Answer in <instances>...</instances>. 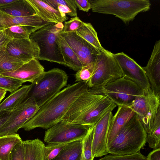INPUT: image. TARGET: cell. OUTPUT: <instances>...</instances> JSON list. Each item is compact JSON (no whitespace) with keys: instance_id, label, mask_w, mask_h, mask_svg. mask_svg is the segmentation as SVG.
<instances>
[{"instance_id":"6da1fadb","label":"cell","mask_w":160,"mask_h":160,"mask_svg":"<svg viewBox=\"0 0 160 160\" xmlns=\"http://www.w3.org/2000/svg\"><path fill=\"white\" fill-rule=\"evenodd\" d=\"M88 88L83 82L68 85L40 107L22 128L29 131L37 128L47 129L53 126L62 119L73 102Z\"/></svg>"},{"instance_id":"7a4b0ae2","label":"cell","mask_w":160,"mask_h":160,"mask_svg":"<svg viewBox=\"0 0 160 160\" xmlns=\"http://www.w3.org/2000/svg\"><path fill=\"white\" fill-rule=\"evenodd\" d=\"M147 133L135 113L108 146L109 153L127 155L140 151L147 142Z\"/></svg>"},{"instance_id":"3957f363","label":"cell","mask_w":160,"mask_h":160,"mask_svg":"<svg viewBox=\"0 0 160 160\" xmlns=\"http://www.w3.org/2000/svg\"><path fill=\"white\" fill-rule=\"evenodd\" d=\"M92 12L112 15L125 23L132 22L139 13L148 11L151 4L148 0H89Z\"/></svg>"},{"instance_id":"277c9868","label":"cell","mask_w":160,"mask_h":160,"mask_svg":"<svg viewBox=\"0 0 160 160\" xmlns=\"http://www.w3.org/2000/svg\"><path fill=\"white\" fill-rule=\"evenodd\" d=\"M62 23H52L43 27L30 36L39 49L38 60H45L66 66L57 37L62 31Z\"/></svg>"},{"instance_id":"5b68a950","label":"cell","mask_w":160,"mask_h":160,"mask_svg":"<svg viewBox=\"0 0 160 160\" xmlns=\"http://www.w3.org/2000/svg\"><path fill=\"white\" fill-rule=\"evenodd\" d=\"M68 78L66 72L59 68L44 71L31 83L27 97L33 100L40 108L66 85Z\"/></svg>"},{"instance_id":"8992f818","label":"cell","mask_w":160,"mask_h":160,"mask_svg":"<svg viewBox=\"0 0 160 160\" xmlns=\"http://www.w3.org/2000/svg\"><path fill=\"white\" fill-rule=\"evenodd\" d=\"M88 90L106 96L117 106L129 107L144 92L136 83L123 77L99 89L88 88Z\"/></svg>"},{"instance_id":"52a82bcc","label":"cell","mask_w":160,"mask_h":160,"mask_svg":"<svg viewBox=\"0 0 160 160\" xmlns=\"http://www.w3.org/2000/svg\"><path fill=\"white\" fill-rule=\"evenodd\" d=\"M123 77L121 69L112 53L105 50L98 56L92 76L87 84L88 88L99 89Z\"/></svg>"},{"instance_id":"ba28073f","label":"cell","mask_w":160,"mask_h":160,"mask_svg":"<svg viewBox=\"0 0 160 160\" xmlns=\"http://www.w3.org/2000/svg\"><path fill=\"white\" fill-rule=\"evenodd\" d=\"M91 127L62 120L47 129L44 140L48 144L68 143L83 139Z\"/></svg>"},{"instance_id":"9c48e42d","label":"cell","mask_w":160,"mask_h":160,"mask_svg":"<svg viewBox=\"0 0 160 160\" xmlns=\"http://www.w3.org/2000/svg\"><path fill=\"white\" fill-rule=\"evenodd\" d=\"M136 113L146 133L150 129L160 109V96L150 88L128 107Z\"/></svg>"},{"instance_id":"30bf717a","label":"cell","mask_w":160,"mask_h":160,"mask_svg":"<svg viewBox=\"0 0 160 160\" xmlns=\"http://www.w3.org/2000/svg\"><path fill=\"white\" fill-rule=\"evenodd\" d=\"M39 108L33 100L27 97L11 111L7 121L0 129V137L16 133L19 129L35 115Z\"/></svg>"},{"instance_id":"8fae6325","label":"cell","mask_w":160,"mask_h":160,"mask_svg":"<svg viewBox=\"0 0 160 160\" xmlns=\"http://www.w3.org/2000/svg\"><path fill=\"white\" fill-rule=\"evenodd\" d=\"M124 74V77L136 83L144 92L150 88L142 67L123 52L112 53Z\"/></svg>"},{"instance_id":"7c38bea8","label":"cell","mask_w":160,"mask_h":160,"mask_svg":"<svg viewBox=\"0 0 160 160\" xmlns=\"http://www.w3.org/2000/svg\"><path fill=\"white\" fill-rule=\"evenodd\" d=\"M73 50L83 67L95 62L102 51L77 35L76 32L61 33Z\"/></svg>"},{"instance_id":"4fadbf2b","label":"cell","mask_w":160,"mask_h":160,"mask_svg":"<svg viewBox=\"0 0 160 160\" xmlns=\"http://www.w3.org/2000/svg\"><path fill=\"white\" fill-rule=\"evenodd\" d=\"M112 109L108 110L94 126L92 143L93 158L109 153L107 138L110 123L113 116Z\"/></svg>"},{"instance_id":"5bb4252c","label":"cell","mask_w":160,"mask_h":160,"mask_svg":"<svg viewBox=\"0 0 160 160\" xmlns=\"http://www.w3.org/2000/svg\"><path fill=\"white\" fill-rule=\"evenodd\" d=\"M6 48L10 55L23 63L34 59L38 60L39 58V49L37 44L30 38L11 39Z\"/></svg>"},{"instance_id":"9a60e30c","label":"cell","mask_w":160,"mask_h":160,"mask_svg":"<svg viewBox=\"0 0 160 160\" xmlns=\"http://www.w3.org/2000/svg\"><path fill=\"white\" fill-rule=\"evenodd\" d=\"M105 96L88 90L81 95L72 105L62 120L72 122L84 114Z\"/></svg>"},{"instance_id":"2e32d148","label":"cell","mask_w":160,"mask_h":160,"mask_svg":"<svg viewBox=\"0 0 160 160\" xmlns=\"http://www.w3.org/2000/svg\"><path fill=\"white\" fill-rule=\"evenodd\" d=\"M142 68L150 88L160 96V40L156 42L147 65Z\"/></svg>"},{"instance_id":"e0dca14e","label":"cell","mask_w":160,"mask_h":160,"mask_svg":"<svg viewBox=\"0 0 160 160\" xmlns=\"http://www.w3.org/2000/svg\"><path fill=\"white\" fill-rule=\"evenodd\" d=\"M44 72V68L38 60L33 59L23 63L16 70L1 74L16 78L23 83L34 82Z\"/></svg>"},{"instance_id":"ac0fdd59","label":"cell","mask_w":160,"mask_h":160,"mask_svg":"<svg viewBox=\"0 0 160 160\" xmlns=\"http://www.w3.org/2000/svg\"><path fill=\"white\" fill-rule=\"evenodd\" d=\"M116 106L105 96L86 112L79 116L72 123L92 127L108 110L110 109L113 110Z\"/></svg>"},{"instance_id":"d6986e66","label":"cell","mask_w":160,"mask_h":160,"mask_svg":"<svg viewBox=\"0 0 160 160\" xmlns=\"http://www.w3.org/2000/svg\"><path fill=\"white\" fill-rule=\"evenodd\" d=\"M36 15L48 22L62 23L68 18L65 13L55 9L42 0H27Z\"/></svg>"},{"instance_id":"ffe728a7","label":"cell","mask_w":160,"mask_h":160,"mask_svg":"<svg viewBox=\"0 0 160 160\" xmlns=\"http://www.w3.org/2000/svg\"><path fill=\"white\" fill-rule=\"evenodd\" d=\"M135 113L130 108L118 106V110L112 116L110 123L107 138V146L116 137L123 126Z\"/></svg>"},{"instance_id":"44dd1931","label":"cell","mask_w":160,"mask_h":160,"mask_svg":"<svg viewBox=\"0 0 160 160\" xmlns=\"http://www.w3.org/2000/svg\"><path fill=\"white\" fill-rule=\"evenodd\" d=\"M1 19L4 29L16 25L30 27L38 29L52 23L44 21L37 15L24 17H14L1 12Z\"/></svg>"},{"instance_id":"7402d4cb","label":"cell","mask_w":160,"mask_h":160,"mask_svg":"<svg viewBox=\"0 0 160 160\" xmlns=\"http://www.w3.org/2000/svg\"><path fill=\"white\" fill-rule=\"evenodd\" d=\"M2 12L14 17H24L36 15L27 0H15L9 4L0 6Z\"/></svg>"},{"instance_id":"603a6c76","label":"cell","mask_w":160,"mask_h":160,"mask_svg":"<svg viewBox=\"0 0 160 160\" xmlns=\"http://www.w3.org/2000/svg\"><path fill=\"white\" fill-rule=\"evenodd\" d=\"M31 84L24 85L10 95L0 104V112L11 111L22 102L27 98Z\"/></svg>"},{"instance_id":"cb8c5ba5","label":"cell","mask_w":160,"mask_h":160,"mask_svg":"<svg viewBox=\"0 0 160 160\" xmlns=\"http://www.w3.org/2000/svg\"><path fill=\"white\" fill-rule=\"evenodd\" d=\"M61 33L58 36L57 40L66 66L77 71L83 67L82 63Z\"/></svg>"},{"instance_id":"d4e9b609","label":"cell","mask_w":160,"mask_h":160,"mask_svg":"<svg viewBox=\"0 0 160 160\" xmlns=\"http://www.w3.org/2000/svg\"><path fill=\"white\" fill-rule=\"evenodd\" d=\"M25 160H44L45 145L38 138L23 141Z\"/></svg>"},{"instance_id":"484cf974","label":"cell","mask_w":160,"mask_h":160,"mask_svg":"<svg viewBox=\"0 0 160 160\" xmlns=\"http://www.w3.org/2000/svg\"><path fill=\"white\" fill-rule=\"evenodd\" d=\"M83 139L69 143L52 160H81L83 152Z\"/></svg>"},{"instance_id":"4316f807","label":"cell","mask_w":160,"mask_h":160,"mask_svg":"<svg viewBox=\"0 0 160 160\" xmlns=\"http://www.w3.org/2000/svg\"><path fill=\"white\" fill-rule=\"evenodd\" d=\"M76 34L100 50H105L102 46L97 33L91 23L83 22L82 26L76 32Z\"/></svg>"},{"instance_id":"83f0119b","label":"cell","mask_w":160,"mask_h":160,"mask_svg":"<svg viewBox=\"0 0 160 160\" xmlns=\"http://www.w3.org/2000/svg\"><path fill=\"white\" fill-rule=\"evenodd\" d=\"M6 47L0 49V74L14 71L24 63L10 55Z\"/></svg>"},{"instance_id":"f1b7e54d","label":"cell","mask_w":160,"mask_h":160,"mask_svg":"<svg viewBox=\"0 0 160 160\" xmlns=\"http://www.w3.org/2000/svg\"><path fill=\"white\" fill-rule=\"evenodd\" d=\"M21 140L17 133L0 137V160H8L12 149Z\"/></svg>"},{"instance_id":"f546056e","label":"cell","mask_w":160,"mask_h":160,"mask_svg":"<svg viewBox=\"0 0 160 160\" xmlns=\"http://www.w3.org/2000/svg\"><path fill=\"white\" fill-rule=\"evenodd\" d=\"M55 9L68 15L77 16V7L74 0H43Z\"/></svg>"},{"instance_id":"4dcf8cb0","label":"cell","mask_w":160,"mask_h":160,"mask_svg":"<svg viewBox=\"0 0 160 160\" xmlns=\"http://www.w3.org/2000/svg\"><path fill=\"white\" fill-rule=\"evenodd\" d=\"M38 30L37 28L27 26L16 25L4 29L5 35L12 39L29 38L30 35Z\"/></svg>"},{"instance_id":"1f68e13d","label":"cell","mask_w":160,"mask_h":160,"mask_svg":"<svg viewBox=\"0 0 160 160\" xmlns=\"http://www.w3.org/2000/svg\"><path fill=\"white\" fill-rule=\"evenodd\" d=\"M147 134V142L149 147L153 150L160 148V109Z\"/></svg>"},{"instance_id":"d6a6232c","label":"cell","mask_w":160,"mask_h":160,"mask_svg":"<svg viewBox=\"0 0 160 160\" xmlns=\"http://www.w3.org/2000/svg\"><path fill=\"white\" fill-rule=\"evenodd\" d=\"M23 83L12 78L0 74V88L10 92L15 91L22 86Z\"/></svg>"},{"instance_id":"836d02e7","label":"cell","mask_w":160,"mask_h":160,"mask_svg":"<svg viewBox=\"0 0 160 160\" xmlns=\"http://www.w3.org/2000/svg\"><path fill=\"white\" fill-rule=\"evenodd\" d=\"M94 126L91 127L83 139V153L85 160H93L92 155V143Z\"/></svg>"},{"instance_id":"e575fe53","label":"cell","mask_w":160,"mask_h":160,"mask_svg":"<svg viewBox=\"0 0 160 160\" xmlns=\"http://www.w3.org/2000/svg\"><path fill=\"white\" fill-rule=\"evenodd\" d=\"M69 143L48 144L44 148V160L54 159Z\"/></svg>"},{"instance_id":"d590c367","label":"cell","mask_w":160,"mask_h":160,"mask_svg":"<svg viewBox=\"0 0 160 160\" xmlns=\"http://www.w3.org/2000/svg\"><path fill=\"white\" fill-rule=\"evenodd\" d=\"M98 160H148L147 157L140 151L134 153L122 155H106Z\"/></svg>"},{"instance_id":"8d00e7d4","label":"cell","mask_w":160,"mask_h":160,"mask_svg":"<svg viewBox=\"0 0 160 160\" xmlns=\"http://www.w3.org/2000/svg\"><path fill=\"white\" fill-rule=\"evenodd\" d=\"M94 63L83 67L77 71L75 75V81L77 82H83L87 84L92 76Z\"/></svg>"},{"instance_id":"74e56055","label":"cell","mask_w":160,"mask_h":160,"mask_svg":"<svg viewBox=\"0 0 160 160\" xmlns=\"http://www.w3.org/2000/svg\"><path fill=\"white\" fill-rule=\"evenodd\" d=\"M82 23L78 17L77 16L73 17L69 21L65 22L62 33L76 32V30L82 26Z\"/></svg>"},{"instance_id":"f35d334b","label":"cell","mask_w":160,"mask_h":160,"mask_svg":"<svg viewBox=\"0 0 160 160\" xmlns=\"http://www.w3.org/2000/svg\"><path fill=\"white\" fill-rule=\"evenodd\" d=\"M8 160H25V152L22 140L13 148L10 153Z\"/></svg>"},{"instance_id":"ab89813d","label":"cell","mask_w":160,"mask_h":160,"mask_svg":"<svg viewBox=\"0 0 160 160\" xmlns=\"http://www.w3.org/2000/svg\"><path fill=\"white\" fill-rule=\"evenodd\" d=\"M74 3L79 10L88 12L91 9V4L88 0H74Z\"/></svg>"},{"instance_id":"60d3db41","label":"cell","mask_w":160,"mask_h":160,"mask_svg":"<svg viewBox=\"0 0 160 160\" xmlns=\"http://www.w3.org/2000/svg\"><path fill=\"white\" fill-rule=\"evenodd\" d=\"M148 160H160V148L153 150L148 155Z\"/></svg>"},{"instance_id":"b9f144b4","label":"cell","mask_w":160,"mask_h":160,"mask_svg":"<svg viewBox=\"0 0 160 160\" xmlns=\"http://www.w3.org/2000/svg\"><path fill=\"white\" fill-rule=\"evenodd\" d=\"M11 111H2L0 112V129L7 121Z\"/></svg>"},{"instance_id":"7bdbcfd3","label":"cell","mask_w":160,"mask_h":160,"mask_svg":"<svg viewBox=\"0 0 160 160\" xmlns=\"http://www.w3.org/2000/svg\"><path fill=\"white\" fill-rule=\"evenodd\" d=\"M12 39L7 37L5 34L4 36L0 38V49L6 46L8 42Z\"/></svg>"},{"instance_id":"ee69618b","label":"cell","mask_w":160,"mask_h":160,"mask_svg":"<svg viewBox=\"0 0 160 160\" xmlns=\"http://www.w3.org/2000/svg\"><path fill=\"white\" fill-rule=\"evenodd\" d=\"M15 1V0H0V6L9 4Z\"/></svg>"},{"instance_id":"f6af8a7d","label":"cell","mask_w":160,"mask_h":160,"mask_svg":"<svg viewBox=\"0 0 160 160\" xmlns=\"http://www.w3.org/2000/svg\"><path fill=\"white\" fill-rule=\"evenodd\" d=\"M7 92V91L3 89L0 90V103L5 97Z\"/></svg>"},{"instance_id":"bcb514c9","label":"cell","mask_w":160,"mask_h":160,"mask_svg":"<svg viewBox=\"0 0 160 160\" xmlns=\"http://www.w3.org/2000/svg\"><path fill=\"white\" fill-rule=\"evenodd\" d=\"M4 35V28H0V38L2 37Z\"/></svg>"},{"instance_id":"7dc6e473","label":"cell","mask_w":160,"mask_h":160,"mask_svg":"<svg viewBox=\"0 0 160 160\" xmlns=\"http://www.w3.org/2000/svg\"><path fill=\"white\" fill-rule=\"evenodd\" d=\"M3 28V27L2 24L1 19V11L0 10V28Z\"/></svg>"},{"instance_id":"c3c4849f","label":"cell","mask_w":160,"mask_h":160,"mask_svg":"<svg viewBox=\"0 0 160 160\" xmlns=\"http://www.w3.org/2000/svg\"><path fill=\"white\" fill-rule=\"evenodd\" d=\"M2 89L0 88V90H2Z\"/></svg>"},{"instance_id":"681fc988","label":"cell","mask_w":160,"mask_h":160,"mask_svg":"<svg viewBox=\"0 0 160 160\" xmlns=\"http://www.w3.org/2000/svg\"></svg>"}]
</instances>
